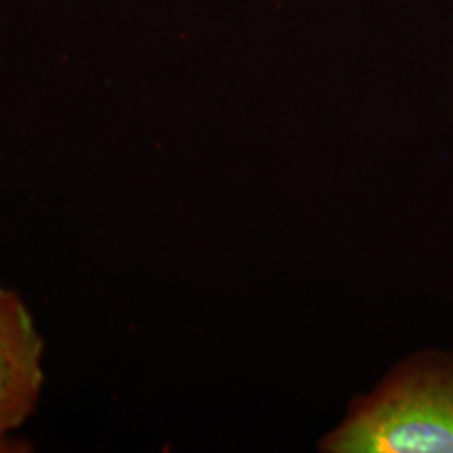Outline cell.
<instances>
[{
	"mask_svg": "<svg viewBox=\"0 0 453 453\" xmlns=\"http://www.w3.org/2000/svg\"><path fill=\"white\" fill-rule=\"evenodd\" d=\"M44 340L26 301L0 284V437L31 418L44 388Z\"/></svg>",
	"mask_w": 453,
	"mask_h": 453,
	"instance_id": "obj_2",
	"label": "cell"
},
{
	"mask_svg": "<svg viewBox=\"0 0 453 453\" xmlns=\"http://www.w3.org/2000/svg\"><path fill=\"white\" fill-rule=\"evenodd\" d=\"M338 453H453V361L398 368L324 441Z\"/></svg>",
	"mask_w": 453,
	"mask_h": 453,
	"instance_id": "obj_1",
	"label": "cell"
}]
</instances>
